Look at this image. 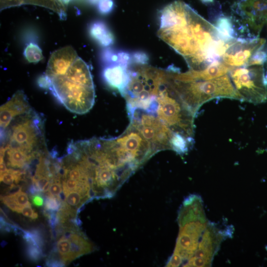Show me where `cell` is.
I'll return each instance as SVG.
<instances>
[{"label": "cell", "mask_w": 267, "mask_h": 267, "mask_svg": "<svg viewBox=\"0 0 267 267\" xmlns=\"http://www.w3.org/2000/svg\"><path fill=\"white\" fill-rule=\"evenodd\" d=\"M90 198L87 194L82 192L74 190L69 192L66 195V203L71 207H76L77 209Z\"/></svg>", "instance_id": "20"}, {"label": "cell", "mask_w": 267, "mask_h": 267, "mask_svg": "<svg viewBox=\"0 0 267 267\" xmlns=\"http://www.w3.org/2000/svg\"><path fill=\"white\" fill-rule=\"evenodd\" d=\"M28 192L32 195L40 194L42 192L38 187L34 183L30 184L28 189Z\"/></svg>", "instance_id": "36"}, {"label": "cell", "mask_w": 267, "mask_h": 267, "mask_svg": "<svg viewBox=\"0 0 267 267\" xmlns=\"http://www.w3.org/2000/svg\"><path fill=\"white\" fill-rule=\"evenodd\" d=\"M33 204L37 207L43 206L44 203L43 198L39 195L36 194L31 196Z\"/></svg>", "instance_id": "34"}, {"label": "cell", "mask_w": 267, "mask_h": 267, "mask_svg": "<svg viewBox=\"0 0 267 267\" xmlns=\"http://www.w3.org/2000/svg\"><path fill=\"white\" fill-rule=\"evenodd\" d=\"M78 57L70 45L56 50L49 58L44 74L49 78L64 75Z\"/></svg>", "instance_id": "12"}, {"label": "cell", "mask_w": 267, "mask_h": 267, "mask_svg": "<svg viewBox=\"0 0 267 267\" xmlns=\"http://www.w3.org/2000/svg\"><path fill=\"white\" fill-rule=\"evenodd\" d=\"M27 97L22 90H18L0 107V130L5 129L16 117L31 110Z\"/></svg>", "instance_id": "11"}, {"label": "cell", "mask_w": 267, "mask_h": 267, "mask_svg": "<svg viewBox=\"0 0 267 267\" xmlns=\"http://www.w3.org/2000/svg\"><path fill=\"white\" fill-rule=\"evenodd\" d=\"M12 195L16 203L21 207L30 204L27 194L24 192L20 191Z\"/></svg>", "instance_id": "29"}, {"label": "cell", "mask_w": 267, "mask_h": 267, "mask_svg": "<svg viewBox=\"0 0 267 267\" xmlns=\"http://www.w3.org/2000/svg\"><path fill=\"white\" fill-rule=\"evenodd\" d=\"M20 213H22L24 216L32 219H36L38 217V214L32 209L31 204L22 207Z\"/></svg>", "instance_id": "31"}, {"label": "cell", "mask_w": 267, "mask_h": 267, "mask_svg": "<svg viewBox=\"0 0 267 267\" xmlns=\"http://www.w3.org/2000/svg\"><path fill=\"white\" fill-rule=\"evenodd\" d=\"M237 8L254 30L267 27V0H239Z\"/></svg>", "instance_id": "10"}, {"label": "cell", "mask_w": 267, "mask_h": 267, "mask_svg": "<svg viewBox=\"0 0 267 267\" xmlns=\"http://www.w3.org/2000/svg\"><path fill=\"white\" fill-rule=\"evenodd\" d=\"M229 73L239 100L254 104L267 100V77L264 65L234 68Z\"/></svg>", "instance_id": "6"}, {"label": "cell", "mask_w": 267, "mask_h": 267, "mask_svg": "<svg viewBox=\"0 0 267 267\" xmlns=\"http://www.w3.org/2000/svg\"><path fill=\"white\" fill-rule=\"evenodd\" d=\"M121 93L126 101L130 124L149 142L155 154L172 150L177 135L193 140L195 115L174 90L168 69L134 64Z\"/></svg>", "instance_id": "1"}, {"label": "cell", "mask_w": 267, "mask_h": 267, "mask_svg": "<svg viewBox=\"0 0 267 267\" xmlns=\"http://www.w3.org/2000/svg\"><path fill=\"white\" fill-rule=\"evenodd\" d=\"M27 230H25L17 225L12 224V231L15 235L22 236H24Z\"/></svg>", "instance_id": "35"}, {"label": "cell", "mask_w": 267, "mask_h": 267, "mask_svg": "<svg viewBox=\"0 0 267 267\" xmlns=\"http://www.w3.org/2000/svg\"><path fill=\"white\" fill-rule=\"evenodd\" d=\"M51 254L52 255H50L46 260V266L50 267H62L65 266V264L61 259L59 260L55 257H53V255L52 253Z\"/></svg>", "instance_id": "30"}, {"label": "cell", "mask_w": 267, "mask_h": 267, "mask_svg": "<svg viewBox=\"0 0 267 267\" xmlns=\"http://www.w3.org/2000/svg\"><path fill=\"white\" fill-rule=\"evenodd\" d=\"M215 26L224 41H229L234 39L233 25L229 18L223 16L220 17L217 19Z\"/></svg>", "instance_id": "18"}, {"label": "cell", "mask_w": 267, "mask_h": 267, "mask_svg": "<svg viewBox=\"0 0 267 267\" xmlns=\"http://www.w3.org/2000/svg\"><path fill=\"white\" fill-rule=\"evenodd\" d=\"M70 246L69 239L62 236L58 239L56 243V247L61 259L65 264L68 263Z\"/></svg>", "instance_id": "22"}, {"label": "cell", "mask_w": 267, "mask_h": 267, "mask_svg": "<svg viewBox=\"0 0 267 267\" xmlns=\"http://www.w3.org/2000/svg\"><path fill=\"white\" fill-rule=\"evenodd\" d=\"M178 221L179 231L173 254L182 260L184 266L193 256L209 223L199 195L192 194L184 199Z\"/></svg>", "instance_id": "3"}, {"label": "cell", "mask_w": 267, "mask_h": 267, "mask_svg": "<svg viewBox=\"0 0 267 267\" xmlns=\"http://www.w3.org/2000/svg\"><path fill=\"white\" fill-rule=\"evenodd\" d=\"M202 2L205 4H209L213 3L214 2V0H200Z\"/></svg>", "instance_id": "38"}, {"label": "cell", "mask_w": 267, "mask_h": 267, "mask_svg": "<svg viewBox=\"0 0 267 267\" xmlns=\"http://www.w3.org/2000/svg\"><path fill=\"white\" fill-rule=\"evenodd\" d=\"M222 60L216 61L202 70H190L186 72L189 81H206L222 76L229 73L231 69Z\"/></svg>", "instance_id": "14"}, {"label": "cell", "mask_w": 267, "mask_h": 267, "mask_svg": "<svg viewBox=\"0 0 267 267\" xmlns=\"http://www.w3.org/2000/svg\"><path fill=\"white\" fill-rule=\"evenodd\" d=\"M26 253L29 259L34 262L39 261L43 256L42 248L31 244L27 243Z\"/></svg>", "instance_id": "23"}, {"label": "cell", "mask_w": 267, "mask_h": 267, "mask_svg": "<svg viewBox=\"0 0 267 267\" xmlns=\"http://www.w3.org/2000/svg\"><path fill=\"white\" fill-rule=\"evenodd\" d=\"M23 238L27 243L38 246L41 248L44 245V238L40 229L34 228L27 230Z\"/></svg>", "instance_id": "21"}, {"label": "cell", "mask_w": 267, "mask_h": 267, "mask_svg": "<svg viewBox=\"0 0 267 267\" xmlns=\"http://www.w3.org/2000/svg\"><path fill=\"white\" fill-rule=\"evenodd\" d=\"M114 6L113 0H99L97 8L99 12L103 14L109 13Z\"/></svg>", "instance_id": "28"}, {"label": "cell", "mask_w": 267, "mask_h": 267, "mask_svg": "<svg viewBox=\"0 0 267 267\" xmlns=\"http://www.w3.org/2000/svg\"><path fill=\"white\" fill-rule=\"evenodd\" d=\"M129 66L118 63L104 65L102 71V78L110 87L120 92L129 81Z\"/></svg>", "instance_id": "13"}, {"label": "cell", "mask_w": 267, "mask_h": 267, "mask_svg": "<svg viewBox=\"0 0 267 267\" xmlns=\"http://www.w3.org/2000/svg\"><path fill=\"white\" fill-rule=\"evenodd\" d=\"M159 18L158 36L183 57L190 70L206 68L207 55L219 40L216 27L181 0L164 7Z\"/></svg>", "instance_id": "2"}, {"label": "cell", "mask_w": 267, "mask_h": 267, "mask_svg": "<svg viewBox=\"0 0 267 267\" xmlns=\"http://www.w3.org/2000/svg\"><path fill=\"white\" fill-rule=\"evenodd\" d=\"M69 239L71 246L68 263L93 251V244L80 230L73 233Z\"/></svg>", "instance_id": "15"}, {"label": "cell", "mask_w": 267, "mask_h": 267, "mask_svg": "<svg viewBox=\"0 0 267 267\" xmlns=\"http://www.w3.org/2000/svg\"><path fill=\"white\" fill-rule=\"evenodd\" d=\"M23 53L26 60L30 63H37L44 58L42 49L34 43L28 44Z\"/></svg>", "instance_id": "19"}, {"label": "cell", "mask_w": 267, "mask_h": 267, "mask_svg": "<svg viewBox=\"0 0 267 267\" xmlns=\"http://www.w3.org/2000/svg\"><path fill=\"white\" fill-rule=\"evenodd\" d=\"M32 183L35 184L42 192H45L49 189L51 178L46 176H34L32 178Z\"/></svg>", "instance_id": "24"}, {"label": "cell", "mask_w": 267, "mask_h": 267, "mask_svg": "<svg viewBox=\"0 0 267 267\" xmlns=\"http://www.w3.org/2000/svg\"><path fill=\"white\" fill-rule=\"evenodd\" d=\"M62 190L61 188V179L57 174L51 179L48 189V194L52 196H58Z\"/></svg>", "instance_id": "26"}, {"label": "cell", "mask_w": 267, "mask_h": 267, "mask_svg": "<svg viewBox=\"0 0 267 267\" xmlns=\"http://www.w3.org/2000/svg\"><path fill=\"white\" fill-rule=\"evenodd\" d=\"M89 2L92 4L97 3L99 0H88Z\"/></svg>", "instance_id": "39"}, {"label": "cell", "mask_w": 267, "mask_h": 267, "mask_svg": "<svg viewBox=\"0 0 267 267\" xmlns=\"http://www.w3.org/2000/svg\"><path fill=\"white\" fill-rule=\"evenodd\" d=\"M7 244V243L6 241H2L0 243V245L2 247H4Z\"/></svg>", "instance_id": "40"}, {"label": "cell", "mask_w": 267, "mask_h": 267, "mask_svg": "<svg viewBox=\"0 0 267 267\" xmlns=\"http://www.w3.org/2000/svg\"><path fill=\"white\" fill-rule=\"evenodd\" d=\"M90 36L100 45L108 46L114 42L113 36L106 24L101 21L92 22L89 27Z\"/></svg>", "instance_id": "16"}, {"label": "cell", "mask_w": 267, "mask_h": 267, "mask_svg": "<svg viewBox=\"0 0 267 267\" xmlns=\"http://www.w3.org/2000/svg\"><path fill=\"white\" fill-rule=\"evenodd\" d=\"M266 44L262 38L235 39L223 54L222 61L231 68L246 66L253 54Z\"/></svg>", "instance_id": "9"}, {"label": "cell", "mask_w": 267, "mask_h": 267, "mask_svg": "<svg viewBox=\"0 0 267 267\" xmlns=\"http://www.w3.org/2000/svg\"><path fill=\"white\" fill-rule=\"evenodd\" d=\"M23 4H30L43 6L57 13L61 19L66 17V6L61 0H22Z\"/></svg>", "instance_id": "17"}, {"label": "cell", "mask_w": 267, "mask_h": 267, "mask_svg": "<svg viewBox=\"0 0 267 267\" xmlns=\"http://www.w3.org/2000/svg\"><path fill=\"white\" fill-rule=\"evenodd\" d=\"M2 203L12 211L20 213L22 207L19 206L15 202L12 195L0 196Z\"/></svg>", "instance_id": "27"}, {"label": "cell", "mask_w": 267, "mask_h": 267, "mask_svg": "<svg viewBox=\"0 0 267 267\" xmlns=\"http://www.w3.org/2000/svg\"><path fill=\"white\" fill-rule=\"evenodd\" d=\"M43 123L32 110L17 116L4 130H0L2 145L18 147L30 153L41 152L44 141Z\"/></svg>", "instance_id": "5"}, {"label": "cell", "mask_w": 267, "mask_h": 267, "mask_svg": "<svg viewBox=\"0 0 267 267\" xmlns=\"http://www.w3.org/2000/svg\"><path fill=\"white\" fill-rule=\"evenodd\" d=\"M171 82L176 93L184 103L196 115L206 102L216 98L239 100V97L228 75L206 81H183L176 79L171 69Z\"/></svg>", "instance_id": "4"}, {"label": "cell", "mask_w": 267, "mask_h": 267, "mask_svg": "<svg viewBox=\"0 0 267 267\" xmlns=\"http://www.w3.org/2000/svg\"><path fill=\"white\" fill-rule=\"evenodd\" d=\"M61 205V201L57 196L47 195L45 198L44 209L57 212Z\"/></svg>", "instance_id": "25"}, {"label": "cell", "mask_w": 267, "mask_h": 267, "mask_svg": "<svg viewBox=\"0 0 267 267\" xmlns=\"http://www.w3.org/2000/svg\"><path fill=\"white\" fill-rule=\"evenodd\" d=\"M22 187L19 185L13 184L6 189V193L8 195H12L21 191Z\"/></svg>", "instance_id": "33"}, {"label": "cell", "mask_w": 267, "mask_h": 267, "mask_svg": "<svg viewBox=\"0 0 267 267\" xmlns=\"http://www.w3.org/2000/svg\"><path fill=\"white\" fill-rule=\"evenodd\" d=\"M225 232L213 223L209 222L193 256L183 267H210L219 249Z\"/></svg>", "instance_id": "8"}, {"label": "cell", "mask_w": 267, "mask_h": 267, "mask_svg": "<svg viewBox=\"0 0 267 267\" xmlns=\"http://www.w3.org/2000/svg\"><path fill=\"white\" fill-rule=\"evenodd\" d=\"M132 62L137 63H147L148 58L143 52H136L132 55Z\"/></svg>", "instance_id": "32"}, {"label": "cell", "mask_w": 267, "mask_h": 267, "mask_svg": "<svg viewBox=\"0 0 267 267\" xmlns=\"http://www.w3.org/2000/svg\"><path fill=\"white\" fill-rule=\"evenodd\" d=\"M57 197L61 200V202H64L66 200V195L63 190L59 193Z\"/></svg>", "instance_id": "37"}, {"label": "cell", "mask_w": 267, "mask_h": 267, "mask_svg": "<svg viewBox=\"0 0 267 267\" xmlns=\"http://www.w3.org/2000/svg\"><path fill=\"white\" fill-rule=\"evenodd\" d=\"M49 78L50 85L48 89L68 110L82 114L92 107L95 99L94 87L77 84L61 76Z\"/></svg>", "instance_id": "7"}]
</instances>
